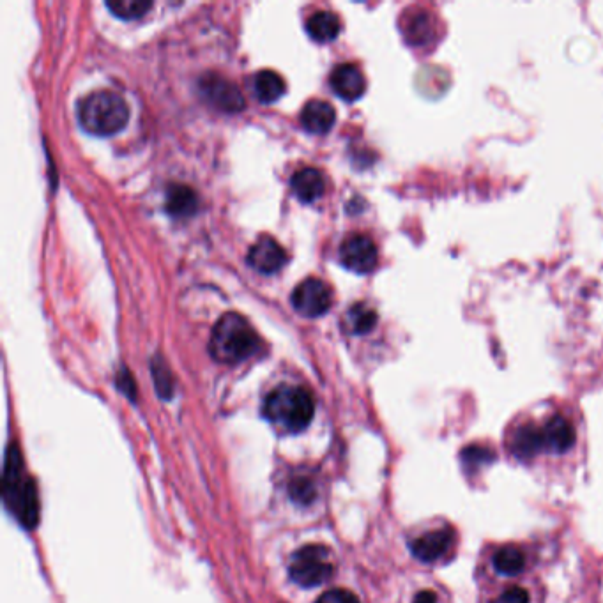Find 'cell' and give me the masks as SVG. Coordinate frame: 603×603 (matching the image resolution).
Returning <instances> with one entry per match:
<instances>
[{
    "label": "cell",
    "mask_w": 603,
    "mask_h": 603,
    "mask_svg": "<svg viewBox=\"0 0 603 603\" xmlns=\"http://www.w3.org/2000/svg\"><path fill=\"white\" fill-rule=\"evenodd\" d=\"M259 335L239 313H225L211 333L209 352L218 363L236 365L259 349Z\"/></svg>",
    "instance_id": "obj_1"
},
{
    "label": "cell",
    "mask_w": 603,
    "mask_h": 603,
    "mask_svg": "<svg viewBox=\"0 0 603 603\" xmlns=\"http://www.w3.org/2000/svg\"><path fill=\"white\" fill-rule=\"evenodd\" d=\"M262 411L283 432H301L310 425L315 404L310 391L301 386L285 384L269 393Z\"/></svg>",
    "instance_id": "obj_2"
},
{
    "label": "cell",
    "mask_w": 603,
    "mask_h": 603,
    "mask_svg": "<svg viewBox=\"0 0 603 603\" xmlns=\"http://www.w3.org/2000/svg\"><path fill=\"white\" fill-rule=\"evenodd\" d=\"M128 119L130 108L119 94L112 91L92 92L78 107V121L82 128L96 137L119 133Z\"/></svg>",
    "instance_id": "obj_3"
},
{
    "label": "cell",
    "mask_w": 603,
    "mask_h": 603,
    "mask_svg": "<svg viewBox=\"0 0 603 603\" xmlns=\"http://www.w3.org/2000/svg\"><path fill=\"white\" fill-rule=\"evenodd\" d=\"M4 501L23 526H36L39 515L38 492L34 481L23 473L22 457L16 446L9 448L6 457Z\"/></svg>",
    "instance_id": "obj_4"
},
{
    "label": "cell",
    "mask_w": 603,
    "mask_h": 603,
    "mask_svg": "<svg viewBox=\"0 0 603 603\" xmlns=\"http://www.w3.org/2000/svg\"><path fill=\"white\" fill-rule=\"evenodd\" d=\"M333 570L335 565H333L331 550L324 545H306L303 549H299L292 556L291 566H289L292 581L303 588H313L328 581L333 575Z\"/></svg>",
    "instance_id": "obj_5"
},
{
    "label": "cell",
    "mask_w": 603,
    "mask_h": 603,
    "mask_svg": "<svg viewBox=\"0 0 603 603\" xmlns=\"http://www.w3.org/2000/svg\"><path fill=\"white\" fill-rule=\"evenodd\" d=\"M400 27L405 43L414 48H428L437 43L443 34L439 18L423 6L405 9Z\"/></svg>",
    "instance_id": "obj_6"
},
{
    "label": "cell",
    "mask_w": 603,
    "mask_h": 603,
    "mask_svg": "<svg viewBox=\"0 0 603 603\" xmlns=\"http://www.w3.org/2000/svg\"><path fill=\"white\" fill-rule=\"evenodd\" d=\"M333 305V292L321 278H306L292 292V306L303 317H321Z\"/></svg>",
    "instance_id": "obj_7"
},
{
    "label": "cell",
    "mask_w": 603,
    "mask_h": 603,
    "mask_svg": "<svg viewBox=\"0 0 603 603\" xmlns=\"http://www.w3.org/2000/svg\"><path fill=\"white\" fill-rule=\"evenodd\" d=\"M340 262L344 268L358 275H367L377 268L379 250L365 234H351L340 246Z\"/></svg>",
    "instance_id": "obj_8"
},
{
    "label": "cell",
    "mask_w": 603,
    "mask_h": 603,
    "mask_svg": "<svg viewBox=\"0 0 603 603\" xmlns=\"http://www.w3.org/2000/svg\"><path fill=\"white\" fill-rule=\"evenodd\" d=\"M200 89L207 100L223 112H239L245 108V98L237 89L236 84L220 75H214V73L206 75L200 82Z\"/></svg>",
    "instance_id": "obj_9"
},
{
    "label": "cell",
    "mask_w": 603,
    "mask_h": 603,
    "mask_svg": "<svg viewBox=\"0 0 603 603\" xmlns=\"http://www.w3.org/2000/svg\"><path fill=\"white\" fill-rule=\"evenodd\" d=\"M287 252L273 237H262L248 252V264L264 275H273L285 266Z\"/></svg>",
    "instance_id": "obj_10"
},
{
    "label": "cell",
    "mask_w": 603,
    "mask_h": 603,
    "mask_svg": "<svg viewBox=\"0 0 603 603\" xmlns=\"http://www.w3.org/2000/svg\"><path fill=\"white\" fill-rule=\"evenodd\" d=\"M329 84L333 87L335 94L347 101L359 100L367 91V80H365L363 71L352 62L336 66L329 78Z\"/></svg>",
    "instance_id": "obj_11"
},
{
    "label": "cell",
    "mask_w": 603,
    "mask_h": 603,
    "mask_svg": "<svg viewBox=\"0 0 603 603\" xmlns=\"http://www.w3.org/2000/svg\"><path fill=\"white\" fill-rule=\"evenodd\" d=\"M451 543H453L451 529H439L414 540L411 543V552L414 558L420 559L423 563H434L437 559L443 558L446 550L450 549Z\"/></svg>",
    "instance_id": "obj_12"
},
{
    "label": "cell",
    "mask_w": 603,
    "mask_h": 603,
    "mask_svg": "<svg viewBox=\"0 0 603 603\" xmlns=\"http://www.w3.org/2000/svg\"><path fill=\"white\" fill-rule=\"evenodd\" d=\"M543 450L566 453L575 444V428L563 416H554L542 427Z\"/></svg>",
    "instance_id": "obj_13"
},
{
    "label": "cell",
    "mask_w": 603,
    "mask_h": 603,
    "mask_svg": "<svg viewBox=\"0 0 603 603\" xmlns=\"http://www.w3.org/2000/svg\"><path fill=\"white\" fill-rule=\"evenodd\" d=\"M336 121L335 108L331 103L324 100H312L306 103L301 112V124L310 133H328Z\"/></svg>",
    "instance_id": "obj_14"
},
{
    "label": "cell",
    "mask_w": 603,
    "mask_h": 603,
    "mask_svg": "<svg viewBox=\"0 0 603 603\" xmlns=\"http://www.w3.org/2000/svg\"><path fill=\"white\" fill-rule=\"evenodd\" d=\"M291 188L301 202L310 204L324 195L326 181L317 168H303L292 176Z\"/></svg>",
    "instance_id": "obj_15"
},
{
    "label": "cell",
    "mask_w": 603,
    "mask_h": 603,
    "mask_svg": "<svg viewBox=\"0 0 603 603\" xmlns=\"http://www.w3.org/2000/svg\"><path fill=\"white\" fill-rule=\"evenodd\" d=\"M513 453L522 460L533 458L543 450L542 427H536L533 423H527L517 428L513 437Z\"/></svg>",
    "instance_id": "obj_16"
},
{
    "label": "cell",
    "mask_w": 603,
    "mask_h": 603,
    "mask_svg": "<svg viewBox=\"0 0 603 603\" xmlns=\"http://www.w3.org/2000/svg\"><path fill=\"white\" fill-rule=\"evenodd\" d=\"M306 32L319 43H329L340 34V20L331 11H317L308 18Z\"/></svg>",
    "instance_id": "obj_17"
},
{
    "label": "cell",
    "mask_w": 603,
    "mask_h": 603,
    "mask_svg": "<svg viewBox=\"0 0 603 603\" xmlns=\"http://www.w3.org/2000/svg\"><path fill=\"white\" fill-rule=\"evenodd\" d=\"M199 200L188 186L174 184L167 191V211L172 216H191L197 211Z\"/></svg>",
    "instance_id": "obj_18"
},
{
    "label": "cell",
    "mask_w": 603,
    "mask_h": 603,
    "mask_svg": "<svg viewBox=\"0 0 603 603\" xmlns=\"http://www.w3.org/2000/svg\"><path fill=\"white\" fill-rule=\"evenodd\" d=\"M285 92L283 78L273 69H262L255 77V94L260 103H275Z\"/></svg>",
    "instance_id": "obj_19"
},
{
    "label": "cell",
    "mask_w": 603,
    "mask_h": 603,
    "mask_svg": "<svg viewBox=\"0 0 603 603\" xmlns=\"http://www.w3.org/2000/svg\"><path fill=\"white\" fill-rule=\"evenodd\" d=\"M377 324V313L365 303H356L347 310L345 326L354 335H367Z\"/></svg>",
    "instance_id": "obj_20"
},
{
    "label": "cell",
    "mask_w": 603,
    "mask_h": 603,
    "mask_svg": "<svg viewBox=\"0 0 603 603\" xmlns=\"http://www.w3.org/2000/svg\"><path fill=\"white\" fill-rule=\"evenodd\" d=\"M494 566H496L497 572L513 577V575H519L524 570L526 556H524L522 550L513 547V545H508V547L497 550L496 556H494Z\"/></svg>",
    "instance_id": "obj_21"
},
{
    "label": "cell",
    "mask_w": 603,
    "mask_h": 603,
    "mask_svg": "<svg viewBox=\"0 0 603 603\" xmlns=\"http://www.w3.org/2000/svg\"><path fill=\"white\" fill-rule=\"evenodd\" d=\"M107 8L119 18L133 20V18L146 15L147 11L153 8V2H149V0H108Z\"/></svg>",
    "instance_id": "obj_22"
},
{
    "label": "cell",
    "mask_w": 603,
    "mask_h": 603,
    "mask_svg": "<svg viewBox=\"0 0 603 603\" xmlns=\"http://www.w3.org/2000/svg\"><path fill=\"white\" fill-rule=\"evenodd\" d=\"M153 375L154 384H156V390L160 391L161 397H172V393H174V386H172V377H170V372H168L167 367H165V365L161 363L160 359H154Z\"/></svg>",
    "instance_id": "obj_23"
},
{
    "label": "cell",
    "mask_w": 603,
    "mask_h": 603,
    "mask_svg": "<svg viewBox=\"0 0 603 603\" xmlns=\"http://www.w3.org/2000/svg\"><path fill=\"white\" fill-rule=\"evenodd\" d=\"M317 603H359L358 596L352 595L351 591L345 589H333L328 591L317 600Z\"/></svg>",
    "instance_id": "obj_24"
},
{
    "label": "cell",
    "mask_w": 603,
    "mask_h": 603,
    "mask_svg": "<svg viewBox=\"0 0 603 603\" xmlns=\"http://www.w3.org/2000/svg\"><path fill=\"white\" fill-rule=\"evenodd\" d=\"M291 492L296 501H306V503H310L313 499V487L308 481H294V483H292Z\"/></svg>",
    "instance_id": "obj_25"
},
{
    "label": "cell",
    "mask_w": 603,
    "mask_h": 603,
    "mask_svg": "<svg viewBox=\"0 0 603 603\" xmlns=\"http://www.w3.org/2000/svg\"><path fill=\"white\" fill-rule=\"evenodd\" d=\"M501 603H529V593H527L526 589L522 588L508 589L501 596Z\"/></svg>",
    "instance_id": "obj_26"
},
{
    "label": "cell",
    "mask_w": 603,
    "mask_h": 603,
    "mask_svg": "<svg viewBox=\"0 0 603 603\" xmlns=\"http://www.w3.org/2000/svg\"><path fill=\"white\" fill-rule=\"evenodd\" d=\"M413 603H437V596L434 591H421L420 595L414 598Z\"/></svg>",
    "instance_id": "obj_27"
}]
</instances>
